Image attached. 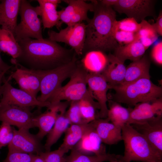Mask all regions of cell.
Instances as JSON below:
<instances>
[{"mask_svg":"<svg viewBox=\"0 0 162 162\" xmlns=\"http://www.w3.org/2000/svg\"><path fill=\"white\" fill-rule=\"evenodd\" d=\"M87 82L88 91L99 105V118H107L108 100L107 92L110 89L108 83L101 74L88 73Z\"/></svg>","mask_w":162,"mask_h":162,"instance_id":"obj_13","label":"cell"},{"mask_svg":"<svg viewBox=\"0 0 162 162\" xmlns=\"http://www.w3.org/2000/svg\"><path fill=\"white\" fill-rule=\"evenodd\" d=\"M69 102L62 103L55 124L49 133L44 146L45 152L50 151L52 146L55 143L65 132L70 125V122L66 115V109Z\"/></svg>","mask_w":162,"mask_h":162,"instance_id":"obj_20","label":"cell"},{"mask_svg":"<svg viewBox=\"0 0 162 162\" xmlns=\"http://www.w3.org/2000/svg\"><path fill=\"white\" fill-rule=\"evenodd\" d=\"M115 91L113 100L130 106L162 97L161 86L154 84L150 79L142 78L126 84L109 87Z\"/></svg>","mask_w":162,"mask_h":162,"instance_id":"obj_4","label":"cell"},{"mask_svg":"<svg viewBox=\"0 0 162 162\" xmlns=\"http://www.w3.org/2000/svg\"><path fill=\"white\" fill-rule=\"evenodd\" d=\"M147 50L139 40L136 39L130 44L119 45L114 50L113 54L124 63L127 60L133 62L140 59Z\"/></svg>","mask_w":162,"mask_h":162,"instance_id":"obj_25","label":"cell"},{"mask_svg":"<svg viewBox=\"0 0 162 162\" xmlns=\"http://www.w3.org/2000/svg\"><path fill=\"white\" fill-rule=\"evenodd\" d=\"M14 129L9 124L2 122L0 126V149L10 143L14 137Z\"/></svg>","mask_w":162,"mask_h":162,"instance_id":"obj_38","label":"cell"},{"mask_svg":"<svg viewBox=\"0 0 162 162\" xmlns=\"http://www.w3.org/2000/svg\"><path fill=\"white\" fill-rule=\"evenodd\" d=\"M146 162H150V161H146Z\"/></svg>","mask_w":162,"mask_h":162,"instance_id":"obj_48","label":"cell"},{"mask_svg":"<svg viewBox=\"0 0 162 162\" xmlns=\"http://www.w3.org/2000/svg\"><path fill=\"white\" fill-rule=\"evenodd\" d=\"M65 153L58 148L57 150L49 152H42L39 154L45 162H66V158L64 157Z\"/></svg>","mask_w":162,"mask_h":162,"instance_id":"obj_40","label":"cell"},{"mask_svg":"<svg viewBox=\"0 0 162 162\" xmlns=\"http://www.w3.org/2000/svg\"><path fill=\"white\" fill-rule=\"evenodd\" d=\"M108 102L109 108L107 118L112 123L122 129L127 124L132 108L124 107L113 100L108 99Z\"/></svg>","mask_w":162,"mask_h":162,"instance_id":"obj_28","label":"cell"},{"mask_svg":"<svg viewBox=\"0 0 162 162\" xmlns=\"http://www.w3.org/2000/svg\"><path fill=\"white\" fill-rule=\"evenodd\" d=\"M107 62V56L103 52L93 51L85 54L81 63L88 73L101 74Z\"/></svg>","mask_w":162,"mask_h":162,"instance_id":"obj_26","label":"cell"},{"mask_svg":"<svg viewBox=\"0 0 162 162\" xmlns=\"http://www.w3.org/2000/svg\"><path fill=\"white\" fill-rule=\"evenodd\" d=\"M94 16L86 25V37L83 54L93 51L104 52L114 50L120 45L114 38L113 28L116 21L115 11L112 7L99 0H91Z\"/></svg>","mask_w":162,"mask_h":162,"instance_id":"obj_2","label":"cell"},{"mask_svg":"<svg viewBox=\"0 0 162 162\" xmlns=\"http://www.w3.org/2000/svg\"><path fill=\"white\" fill-rule=\"evenodd\" d=\"M155 23L152 25L156 32L159 35L162 36V12L160 11L157 18Z\"/></svg>","mask_w":162,"mask_h":162,"instance_id":"obj_42","label":"cell"},{"mask_svg":"<svg viewBox=\"0 0 162 162\" xmlns=\"http://www.w3.org/2000/svg\"><path fill=\"white\" fill-rule=\"evenodd\" d=\"M0 2H1V0H0Z\"/></svg>","mask_w":162,"mask_h":162,"instance_id":"obj_50","label":"cell"},{"mask_svg":"<svg viewBox=\"0 0 162 162\" xmlns=\"http://www.w3.org/2000/svg\"><path fill=\"white\" fill-rule=\"evenodd\" d=\"M15 66V70L10 76L14 79L20 89L34 97L40 91V83L45 70H34L27 68L17 63L14 59L11 60Z\"/></svg>","mask_w":162,"mask_h":162,"instance_id":"obj_10","label":"cell"},{"mask_svg":"<svg viewBox=\"0 0 162 162\" xmlns=\"http://www.w3.org/2000/svg\"><path fill=\"white\" fill-rule=\"evenodd\" d=\"M14 135L8 145V151H14L30 154L38 155L42 151L40 140L29 130L14 129Z\"/></svg>","mask_w":162,"mask_h":162,"instance_id":"obj_14","label":"cell"},{"mask_svg":"<svg viewBox=\"0 0 162 162\" xmlns=\"http://www.w3.org/2000/svg\"><path fill=\"white\" fill-rule=\"evenodd\" d=\"M150 61L146 55L132 62L126 67L125 78L121 84H129L142 78L150 79Z\"/></svg>","mask_w":162,"mask_h":162,"instance_id":"obj_23","label":"cell"},{"mask_svg":"<svg viewBox=\"0 0 162 162\" xmlns=\"http://www.w3.org/2000/svg\"><path fill=\"white\" fill-rule=\"evenodd\" d=\"M122 134L124 150L120 162H162V155L131 125H124L122 128Z\"/></svg>","mask_w":162,"mask_h":162,"instance_id":"obj_3","label":"cell"},{"mask_svg":"<svg viewBox=\"0 0 162 162\" xmlns=\"http://www.w3.org/2000/svg\"><path fill=\"white\" fill-rule=\"evenodd\" d=\"M93 126L92 122L88 123L71 124L64 132L63 142L59 147L65 153L71 150Z\"/></svg>","mask_w":162,"mask_h":162,"instance_id":"obj_24","label":"cell"},{"mask_svg":"<svg viewBox=\"0 0 162 162\" xmlns=\"http://www.w3.org/2000/svg\"><path fill=\"white\" fill-rule=\"evenodd\" d=\"M63 1L68 4V5L64 9L58 11V13L61 24L65 23L68 26L72 16L83 4L85 1L65 0Z\"/></svg>","mask_w":162,"mask_h":162,"instance_id":"obj_33","label":"cell"},{"mask_svg":"<svg viewBox=\"0 0 162 162\" xmlns=\"http://www.w3.org/2000/svg\"><path fill=\"white\" fill-rule=\"evenodd\" d=\"M4 86H5V84L4 83V84L0 87V96L2 95L3 93V92L4 91Z\"/></svg>","mask_w":162,"mask_h":162,"instance_id":"obj_47","label":"cell"},{"mask_svg":"<svg viewBox=\"0 0 162 162\" xmlns=\"http://www.w3.org/2000/svg\"><path fill=\"white\" fill-rule=\"evenodd\" d=\"M116 22L113 28V34L114 38L119 45L120 44L123 43L125 45L130 44L136 39V33L118 29L116 26Z\"/></svg>","mask_w":162,"mask_h":162,"instance_id":"obj_37","label":"cell"},{"mask_svg":"<svg viewBox=\"0 0 162 162\" xmlns=\"http://www.w3.org/2000/svg\"><path fill=\"white\" fill-rule=\"evenodd\" d=\"M92 127L83 136L73 148L85 154L93 153L101 155L106 153V148L96 131L93 123Z\"/></svg>","mask_w":162,"mask_h":162,"instance_id":"obj_21","label":"cell"},{"mask_svg":"<svg viewBox=\"0 0 162 162\" xmlns=\"http://www.w3.org/2000/svg\"><path fill=\"white\" fill-rule=\"evenodd\" d=\"M88 73L81 63L78 62L69 81L57 89L47 102L52 105L63 100L69 102L79 101L90 95L87 87Z\"/></svg>","mask_w":162,"mask_h":162,"instance_id":"obj_5","label":"cell"},{"mask_svg":"<svg viewBox=\"0 0 162 162\" xmlns=\"http://www.w3.org/2000/svg\"><path fill=\"white\" fill-rule=\"evenodd\" d=\"M78 104L82 116L86 123L99 118L98 110H99L100 106L91 94L79 101Z\"/></svg>","mask_w":162,"mask_h":162,"instance_id":"obj_31","label":"cell"},{"mask_svg":"<svg viewBox=\"0 0 162 162\" xmlns=\"http://www.w3.org/2000/svg\"><path fill=\"white\" fill-rule=\"evenodd\" d=\"M107 62L104 70L101 73L109 87L122 84L125 78L126 67L113 54L107 56Z\"/></svg>","mask_w":162,"mask_h":162,"instance_id":"obj_19","label":"cell"},{"mask_svg":"<svg viewBox=\"0 0 162 162\" xmlns=\"http://www.w3.org/2000/svg\"><path fill=\"white\" fill-rule=\"evenodd\" d=\"M34 154L14 151H8L3 162H32Z\"/></svg>","mask_w":162,"mask_h":162,"instance_id":"obj_39","label":"cell"},{"mask_svg":"<svg viewBox=\"0 0 162 162\" xmlns=\"http://www.w3.org/2000/svg\"><path fill=\"white\" fill-rule=\"evenodd\" d=\"M35 115L30 107L15 105L0 107V121L15 126L19 129L28 130L35 127Z\"/></svg>","mask_w":162,"mask_h":162,"instance_id":"obj_12","label":"cell"},{"mask_svg":"<svg viewBox=\"0 0 162 162\" xmlns=\"http://www.w3.org/2000/svg\"><path fill=\"white\" fill-rule=\"evenodd\" d=\"M18 43L21 51L15 60L24 67L32 70L52 69L68 63L77 55L72 48L64 47L48 38H26Z\"/></svg>","mask_w":162,"mask_h":162,"instance_id":"obj_1","label":"cell"},{"mask_svg":"<svg viewBox=\"0 0 162 162\" xmlns=\"http://www.w3.org/2000/svg\"><path fill=\"white\" fill-rule=\"evenodd\" d=\"M12 67L3 61L0 54V74L4 72L6 73Z\"/></svg>","mask_w":162,"mask_h":162,"instance_id":"obj_43","label":"cell"},{"mask_svg":"<svg viewBox=\"0 0 162 162\" xmlns=\"http://www.w3.org/2000/svg\"><path fill=\"white\" fill-rule=\"evenodd\" d=\"M140 27L136 33V39L139 40L146 49L158 39L159 35L152 25L145 20L140 23Z\"/></svg>","mask_w":162,"mask_h":162,"instance_id":"obj_32","label":"cell"},{"mask_svg":"<svg viewBox=\"0 0 162 162\" xmlns=\"http://www.w3.org/2000/svg\"><path fill=\"white\" fill-rule=\"evenodd\" d=\"M70 155L66 158V162H120L122 155L106 153L97 155L89 156L82 153L74 148Z\"/></svg>","mask_w":162,"mask_h":162,"instance_id":"obj_29","label":"cell"},{"mask_svg":"<svg viewBox=\"0 0 162 162\" xmlns=\"http://www.w3.org/2000/svg\"><path fill=\"white\" fill-rule=\"evenodd\" d=\"M32 162H45L42 158L39 155L34 154Z\"/></svg>","mask_w":162,"mask_h":162,"instance_id":"obj_45","label":"cell"},{"mask_svg":"<svg viewBox=\"0 0 162 162\" xmlns=\"http://www.w3.org/2000/svg\"><path fill=\"white\" fill-rule=\"evenodd\" d=\"M146 162V161H145V162Z\"/></svg>","mask_w":162,"mask_h":162,"instance_id":"obj_49","label":"cell"},{"mask_svg":"<svg viewBox=\"0 0 162 162\" xmlns=\"http://www.w3.org/2000/svg\"><path fill=\"white\" fill-rule=\"evenodd\" d=\"M162 116V98L139 103L132 108L127 124L143 122Z\"/></svg>","mask_w":162,"mask_h":162,"instance_id":"obj_16","label":"cell"},{"mask_svg":"<svg viewBox=\"0 0 162 162\" xmlns=\"http://www.w3.org/2000/svg\"><path fill=\"white\" fill-rule=\"evenodd\" d=\"M115 25L119 30L136 33L140 27V23L132 18L128 17L115 22Z\"/></svg>","mask_w":162,"mask_h":162,"instance_id":"obj_36","label":"cell"},{"mask_svg":"<svg viewBox=\"0 0 162 162\" xmlns=\"http://www.w3.org/2000/svg\"><path fill=\"white\" fill-rule=\"evenodd\" d=\"M68 110L66 111V115L70 124L87 123L82 118L78 104V101L70 102Z\"/></svg>","mask_w":162,"mask_h":162,"instance_id":"obj_35","label":"cell"},{"mask_svg":"<svg viewBox=\"0 0 162 162\" xmlns=\"http://www.w3.org/2000/svg\"><path fill=\"white\" fill-rule=\"evenodd\" d=\"M118 0H99L103 4L108 6L112 7L115 5L118 2Z\"/></svg>","mask_w":162,"mask_h":162,"instance_id":"obj_44","label":"cell"},{"mask_svg":"<svg viewBox=\"0 0 162 162\" xmlns=\"http://www.w3.org/2000/svg\"><path fill=\"white\" fill-rule=\"evenodd\" d=\"M21 48L11 32L0 27V52L6 53L16 59L21 53Z\"/></svg>","mask_w":162,"mask_h":162,"instance_id":"obj_30","label":"cell"},{"mask_svg":"<svg viewBox=\"0 0 162 162\" xmlns=\"http://www.w3.org/2000/svg\"><path fill=\"white\" fill-rule=\"evenodd\" d=\"M19 13L21 20L14 33L16 41L26 38L43 39L42 21L38 17L40 14L39 6L34 7L27 0H21Z\"/></svg>","mask_w":162,"mask_h":162,"instance_id":"obj_6","label":"cell"},{"mask_svg":"<svg viewBox=\"0 0 162 162\" xmlns=\"http://www.w3.org/2000/svg\"><path fill=\"white\" fill-rule=\"evenodd\" d=\"M76 56L67 64L52 69L44 70L40 83L41 94L37 98L38 100L47 102L49 98L62 86V82L70 78L78 63Z\"/></svg>","mask_w":162,"mask_h":162,"instance_id":"obj_7","label":"cell"},{"mask_svg":"<svg viewBox=\"0 0 162 162\" xmlns=\"http://www.w3.org/2000/svg\"><path fill=\"white\" fill-rule=\"evenodd\" d=\"M61 102L50 105L46 112L34 116V122L35 127H38L39 129L35 135L40 140L52 128L59 111Z\"/></svg>","mask_w":162,"mask_h":162,"instance_id":"obj_22","label":"cell"},{"mask_svg":"<svg viewBox=\"0 0 162 162\" xmlns=\"http://www.w3.org/2000/svg\"><path fill=\"white\" fill-rule=\"evenodd\" d=\"M151 56L153 60L160 65L162 64V42L160 41L153 47Z\"/></svg>","mask_w":162,"mask_h":162,"instance_id":"obj_41","label":"cell"},{"mask_svg":"<svg viewBox=\"0 0 162 162\" xmlns=\"http://www.w3.org/2000/svg\"><path fill=\"white\" fill-rule=\"evenodd\" d=\"M86 25L83 22L76 24L56 32L49 30L47 33L48 38L57 42L65 43L74 50L77 55L83 54L86 34Z\"/></svg>","mask_w":162,"mask_h":162,"instance_id":"obj_8","label":"cell"},{"mask_svg":"<svg viewBox=\"0 0 162 162\" xmlns=\"http://www.w3.org/2000/svg\"><path fill=\"white\" fill-rule=\"evenodd\" d=\"M11 79L10 76L7 80L5 77L4 79L3 82L5 86L0 100V107L9 105L28 107L36 106L47 108L49 107L50 103L41 102L26 91L13 87L9 82Z\"/></svg>","mask_w":162,"mask_h":162,"instance_id":"obj_9","label":"cell"},{"mask_svg":"<svg viewBox=\"0 0 162 162\" xmlns=\"http://www.w3.org/2000/svg\"><path fill=\"white\" fill-rule=\"evenodd\" d=\"M130 125L146 139L156 151L162 155V116Z\"/></svg>","mask_w":162,"mask_h":162,"instance_id":"obj_15","label":"cell"},{"mask_svg":"<svg viewBox=\"0 0 162 162\" xmlns=\"http://www.w3.org/2000/svg\"><path fill=\"white\" fill-rule=\"evenodd\" d=\"M40 10V16L44 29L54 26L59 28L62 25L60 20L58 5L48 2L46 0H38Z\"/></svg>","mask_w":162,"mask_h":162,"instance_id":"obj_27","label":"cell"},{"mask_svg":"<svg viewBox=\"0 0 162 162\" xmlns=\"http://www.w3.org/2000/svg\"><path fill=\"white\" fill-rule=\"evenodd\" d=\"M155 2L153 0H118L113 7L115 11L124 14L139 23L146 17H155Z\"/></svg>","mask_w":162,"mask_h":162,"instance_id":"obj_11","label":"cell"},{"mask_svg":"<svg viewBox=\"0 0 162 162\" xmlns=\"http://www.w3.org/2000/svg\"><path fill=\"white\" fill-rule=\"evenodd\" d=\"M94 9V6L92 3H87L85 1L72 16L67 26H71L76 24L82 22L83 21L88 22L90 19L88 16V12L89 11L93 12Z\"/></svg>","mask_w":162,"mask_h":162,"instance_id":"obj_34","label":"cell"},{"mask_svg":"<svg viewBox=\"0 0 162 162\" xmlns=\"http://www.w3.org/2000/svg\"><path fill=\"white\" fill-rule=\"evenodd\" d=\"M21 2V0H2L0 2V27L11 32L14 35Z\"/></svg>","mask_w":162,"mask_h":162,"instance_id":"obj_17","label":"cell"},{"mask_svg":"<svg viewBox=\"0 0 162 162\" xmlns=\"http://www.w3.org/2000/svg\"><path fill=\"white\" fill-rule=\"evenodd\" d=\"M6 73L4 72L0 74V87L1 86L2 83L3 82L4 75Z\"/></svg>","mask_w":162,"mask_h":162,"instance_id":"obj_46","label":"cell"},{"mask_svg":"<svg viewBox=\"0 0 162 162\" xmlns=\"http://www.w3.org/2000/svg\"><path fill=\"white\" fill-rule=\"evenodd\" d=\"M92 122L102 142L112 145L122 140V129L112 123L107 118H98Z\"/></svg>","mask_w":162,"mask_h":162,"instance_id":"obj_18","label":"cell"}]
</instances>
